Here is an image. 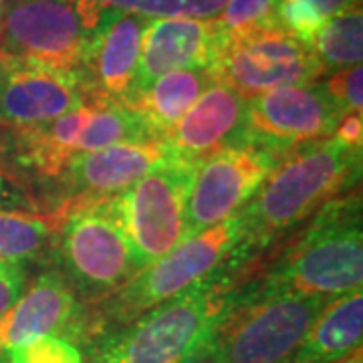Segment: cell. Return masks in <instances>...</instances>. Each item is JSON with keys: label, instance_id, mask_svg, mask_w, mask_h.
Segmentation results:
<instances>
[{"label": "cell", "instance_id": "6da1fadb", "mask_svg": "<svg viewBox=\"0 0 363 363\" xmlns=\"http://www.w3.org/2000/svg\"><path fill=\"white\" fill-rule=\"evenodd\" d=\"M362 145L331 135L301 143L274 162L238 218V247L264 248L315 216L359 180Z\"/></svg>", "mask_w": 363, "mask_h": 363}, {"label": "cell", "instance_id": "7a4b0ae2", "mask_svg": "<svg viewBox=\"0 0 363 363\" xmlns=\"http://www.w3.org/2000/svg\"><path fill=\"white\" fill-rule=\"evenodd\" d=\"M240 291L230 274L212 272L117 327L99 345L93 363H200Z\"/></svg>", "mask_w": 363, "mask_h": 363}, {"label": "cell", "instance_id": "3957f363", "mask_svg": "<svg viewBox=\"0 0 363 363\" xmlns=\"http://www.w3.org/2000/svg\"><path fill=\"white\" fill-rule=\"evenodd\" d=\"M363 234L359 194L323 206L272 264L264 289L303 297H339L362 291Z\"/></svg>", "mask_w": 363, "mask_h": 363}, {"label": "cell", "instance_id": "277c9868", "mask_svg": "<svg viewBox=\"0 0 363 363\" xmlns=\"http://www.w3.org/2000/svg\"><path fill=\"white\" fill-rule=\"evenodd\" d=\"M329 301L260 285L240 291L200 363H291Z\"/></svg>", "mask_w": 363, "mask_h": 363}, {"label": "cell", "instance_id": "5b68a950", "mask_svg": "<svg viewBox=\"0 0 363 363\" xmlns=\"http://www.w3.org/2000/svg\"><path fill=\"white\" fill-rule=\"evenodd\" d=\"M105 11L97 0H9L0 61L79 73Z\"/></svg>", "mask_w": 363, "mask_h": 363}, {"label": "cell", "instance_id": "8992f818", "mask_svg": "<svg viewBox=\"0 0 363 363\" xmlns=\"http://www.w3.org/2000/svg\"><path fill=\"white\" fill-rule=\"evenodd\" d=\"M57 233L67 272L89 298L105 301L140 272L121 222L119 196L69 202Z\"/></svg>", "mask_w": 363, "mask_h": 363}, {"label": "cell", "instance_id": "52a82bcc", "mask_svg": "<svg viewBox=\"0 0 363 363\" xmlns=\"http://www.w3.org/2000/svg\"><path fill=\"white\" fill-rule=\"evenodd\" d=\"M238 236V218L233 216L208 230L184 238L162 259L142 269L111 297L101 301L104 321L123 327L160 303L200 283L236 252Z\"/></svg>", "mask_w": 363, "mask_h": 363}, {"label": "cell", "instance_id": "ba28073f", "mask_svg": "<svg viewBox=\"0 0 363 363\" xmlns=\"http://www.w3.org/2000/svg\"><path fill=\"white\" fill-rule=\"evenodd\" d=\"M212 75L247 101L325 75L313 49L277 23L222 37Z\"/></svg>", "mask_w": 363, "mask_h": 363}, {"label": "cell", "instance_id": "9c48e42d", "mask_svg": "<svg viewBox=\"0 0 363 363\" xmlns=\"http://www.w3.org/2000/svg\"><path fill=\"white\" fill-rule=\"evenodd\" d=\"M192 166L169 156L119 194L121 222L140 271L186 238V196Z\"/></svg>", "mask_w": 363, "mask_h": 363}, {"label": "cell", "instance_id": "30bf717a", "mask_svg": "<svg viewBox=\"0 0 363 363\" xmlns=\"http://www.w3.org/2000/svg\"><path fill=\"white\" fill-rule=\"evenodd\" d=\"M343 117L323 83L272 89L248 101L245 145L279 160L301 143L331 138Z\"/></svg>", "mask_w": 363, "mask_h": 363}, {"label": "cell", "instance_id": "8fae6325", "mask_svg": "<svg viewBox=\"0 0 363 363\" xmlns=\"http://www.w3.org/2000/svg\"><path fill=\"white\" fill-rule=\"evenodd\" d=\"M274 162L259 147L236 145L196 164L186 196V238L236 216Z\"/></svg>", "mask_w": 363, "mask_h": 363}, {"label": "cell", "instance_id": "7c38bea8", "mask_svg": "<svg viewBox=\"0 0 363 363\" xmlns=\"http://www.w3.org/2000/svg\"><path fill=\"white\" fill-rule=\"evenodd\" d=\"M87 101L79 73L0 61V123L39 128Z\"/></svg>", "mask_w": 363, "mask_h": 363}, {"label": "cell", "instance_id": "4fadbf2b", "mask_svg": "<svg viewBox=\"0 0 363 363\" xmlns=\"http://www.w3.org/2000/svg\"><path fill=\"white\" fill-rule=\"evenodd\" d=\"M147 18L107 9L79 69L89 101L125 104L135 87Z\"/></svg>", "mask_w": 363, "mask_h": 363}, {"label": "cell", "instance_id": "5bb4252c", "mask_svg": "<svg viewBox=\"0 0 363 363\" xmlns=\"http://www.w3.org/2000/svg\"><path fill=\"white\" fill-rule=\"evenodd\" d=\"M248 101L224 83H212L168 131L169 156L192 166L226 147L245 145Z\"/></svg>", "mask_w": 363, "mask_h": 363}, {"label": "cell", "instance_id": "9a60e30c", "mask_svg": "<svg viewBox=\"0 0 363 363\" xmlns=\"http://www.w3.org/2000/svg\"><path fill=\"white\" fill-rule=\"evenodd\" d=\"M222 37L224 30L216 18H147L131 95L172 71L210 69L218 57Z\"/></svg>", "mask_w": 363, "mask_h": 363}, {"label": "cell", "instance_id": "2e32d148", "mask_svg": "<svg viewBox=\"0 0 363 363\" xmlns=\"http://www.w3.org/2000/svg\"><path fill=\"white\" fill-rule=\"evenodd\" d=\"M79 305L63 277L43 274L0 319V350L11 351L40 337L75 333Z\"/></svg>", "mask_w": 363, "mask_h": 363}, {"label": "cell", "instance_id": "e0dca14e", "mask_svg": "<svg viewBox=\"0 0 363 363\" xmlns=\"http://www.w3.org/2000/svg\"><path fill=\"white\" fill-rule=\"evenodd\" d=\"M169 157L164 142H128L109 145L69 160V174L75 186L93 196H113L125 192L147 172Z\"/></svg>", "mask_w": 363, "mask_h": 363}, {"label": "cell", "instance_id": "ac0fdd59", "mask_svg": "<svg viewBox=\"0 0 363 363\" xmlns=\"http://www.w3.org/2000/svg\"><path fill=\"white\" fill-rule=\"evenodd\" d=\"M363 295L353 291L325 305L291 363H339L362 351Z\"/></svg>", "mask_w": 363, "mask_h": 363}, {"label": "cell", "instance_id": "d6986e66", "mask_svg": "<svg viewBox=\"0 0 363 363\" xmlns=\"http://www.w3.org/2000/svg\"><path fill=\"white\" fill-rule=\"evenodd\" d=\"M212 83H216L212 69L172 71L156 79L147 89L131 95L125 105L142 117L154 140L164 142L168 131Z\"/></svg>", "mask_w": 363, "mask_h": 363}, {"label": "cell", "instance_id": "ffe728a7", "mask_svg": "<svg viewBox=\"0 0 363 363\" xmlns=\"http://www.w3.org/2000/svg\"><path fill=\"white\" fill-rule=\"evenodd\" d=\"M91 113L75 143V156L109 145L154 140L142 117L131 107L117 101H89Z\"/></svg>", "mask_w": 363, "mask_h": 363}, {"label": "cell", "instance_id": "44dd1931", "mask_svg": "<svg viewBox=\"0 0 363 363\" xmlns=\"http://www.w3.org/2000/svg\"><path fill=\"white\" fill-rule=\"evenodd\" d=\"M309 47L327 71H341L362 65L363 55V14L362 4L329 18L313 37Z\"/></svg>", "mask_w": 363, "mask_h": 363}, {"label": "cell", "instance_id": "7402d4cb", "mask_svg": "<svg viewBox=\"0 0 363 363\" xmlns=\"http://www.w3.org/2000/svg\"><path fill=\"white\" fill-rule=\"evenodd\" d=\"M61 212L51 218L0 212V260H23L40 252L59 230Z\"/></svg>", "mask_w": 363, "mask_h": 363}, {"label": "cell", "instance_id": "603a6c76", "mask_svg": "<svg viewBox=\"0 0 363 363\" xmlns=\"http://www.w3.org/2000/svg\"><path fill=\"white\" fill-rule=\"evenodd\" d=\"M359 2L362 0H274V21L286 33L309 45L329 18Z\"/></svg>", "mask_w": 363, "mask_h": 363}, {"label": "cell", "instance_id": "cb8c5ba5", "mask_svg": "<svg viewBox=\"0 0 363 363\" xmlns=\"http://www.w3.org/2000/svg\"><path fill=\"white\" fill-rule=\"evenodd\" d=\"M104 9L145 18H216L228 0H97Z\"/></svg>", "mask_w": 363, "mask_h": 363}, {"label": "cell", "instance_id": "d4e9b609", "mask_svg": "<svg viewBox=\"0 0 363 363\" xmlns=\"http://www.w3.org/2000/svg\"><path fill=\"white\" fill-rule=\"evenodd\" d=\"M216 23L226 35L245 33L257 26L272 25L274 0H228L216 16Z\"/></svg>", "mask_w": 363, "mask_h": 363}, {"label": "cell", "instance_id": "484cf974", "mask_svg": "<svg viewBox=\"0 0 363 363\" xmlns=\"http://www.w3.org/2000/svg\"><path fill=\"white\" fill-rule=\"evenodd\" d=\"M11 363H83V355L69 339L40 337L6 351Z\"/></svg>", "mask_w": 363, "mask_h": 363}, {"label": "cell", "instance_id": "4316f807", "mask_svg": "<svg viewBox=\"0 0 363 363\" xmlns=\"http://www.w3.org/2000/svg\"><path fill=\"white\" fill-rule=\"evenodd\" d=\"M362 65H353L335 71L333 77L323 83L329 97L335 101L343 116L362 113Z\"/></svg>", "mask_w": 363, "mask_h": 363}, {"label": "cell", "instance_id": "83f0119b", "mask_svg": "<svg viewBox=\"0 0 363 363\" xmlns=\"http://www.w3.org/2000/svg\"><path fill=\"white\" fill-rule=\"evenodd\" d=\"M25 269L16 260H0V319L13 309L25 289Z\"/></svg>", "mask_w": 363, "mask_h": 363}, {"label": "cell", "instance_id": "f1b7e54d", "mask_svg": "<svg viewBox=\"0 0 363 363\" xmlns=\"http://www.w3.org/2000/svg\"><path fill=\"white\" fill-rule=\"evenodd\" d=\"M333 135H337L339 140L351 145H362L363 125H362V113H350L339 121L337 130Z\"/></svg>", "mask_w": 363, "mask_h": 363}, {"label": "cell", "instance_id": "f546056e", "mask_svg": "<svg viewBox=\"0 0 363 363\" xmlns=\"http://www.w3.org/2000/svg\"><path fill=\"white\" fill-rule=\"evenodd\" d=\"M339 363H362V351L353 353V355H350L347 359H343V362H339Z\"/></svg>", "mask_w": 363, "mask_h": 363}, {"label": "cell", "instance_id": "4dcf8cb0", "mask_svg": "<svg viewBox=\"0 0 363 363\" xmlns=\"http://www.w3.org/2000/svg\"><path fill=\"white\" fill-rule=\"evenodd\" d=\"M0 363H11V359H9V353H6V351L0 350Z\"/></svg>", "mask_w": 363, "mask_h": 363}, {"label": "cell", "instance_id": "1f68e13d", "mask_svg": "<svg viewBox=\"0 0 363 363\" xmlns=\"http://www.w3.org/2000/svg\"><path fill=\"white\" fill-rule=\"evenodd\" d=\"M9 0H0V21H2V13H4V6H6Z\"/></svg>", "mask_w": 363, "mask_h": 363}, {"label": "cell", "instance_id": "d6a6232c", "mask_svg": "<svg viewBox=\"0 0 363 363\" xmlns=\"http://www.w3.org/2000/svg\"><path fill=\"white\" fill-rule=\"evenodd\" d=\"M0 192H2V178H0Z\"/></svg>", "mask_w": 363, "mask_h": 363}]
</instances>
